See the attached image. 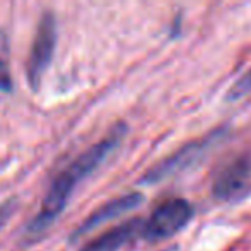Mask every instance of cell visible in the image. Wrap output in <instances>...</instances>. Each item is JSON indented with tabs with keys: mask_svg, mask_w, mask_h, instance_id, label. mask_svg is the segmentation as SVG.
Returning <instances> with one entry per match:
<instances>
[{
	"mask_svg": "<svg viewBox=\"0 0 251 251\" xmlns=\"http://www.w3.org/2000/svg\"><path fill=\"white\" fill-rule=\"evenodd\" d=\"M141 230H143V222L138 219H131L91 239L79 251H117L119 248L127 244L138 234L141 236Z\"/></svg>",
	"mask_w": 251,
	"mask_h": 251,
	"instance_id": "7",
	"label": "cell"
},
{
	"mask_svg": "<svg viewBox=\"0 0 251 251\" xmlns=\"http://www.w3.org/2000/svg\"><path fill=\"white\" fill-rule=\"evenodd\" d=\"M248 91H251V71L244 74V76L234 84V88L230 90L229 95H230V98H239L241 95L248 93Z\"/></svg>",
	"mask_w": 251,
	"mask_h": 251,
	"instance_id": "9",
	"label": "cell"
},
{
	"mask_svg": "<svg viewBox=\"0 0 251 251\" xmlns=\"http://www.w3.org/2000/svg\"><path fill=\"white\" fill-rule=\"evenodd\" d=\"M193 217V206L182 198H171L162 201L148 220L143 222L141 236L147 241H162L177 234L188 226Z\"/></svg>",
	"mask_w": 251,
	"mask_h": 251,
	"instance_id": "2",
	"label": "cell"
},
{
	"mask_svg": "<svg viewBox=\"0 0 251 251\" xmlns=\"http://www.w3.org/2000/svg\"><path fill=\"white\" fill-rule=\"evenodd\" d=\"M213 140H203L198 141V143H191L188 147L181 148L179 151H176L174 155H171L169 158L162 160L158 165H155L151 171H148L145 174L143 181L145 182H158L164 181L165 177H171V176L177 174V172L188 169L193 162H196L203 153L206 151V148L210 147Z\"/></svg>",
	"mask_w": 251,
	"mask_h": 251,
	"instance_id": "5",
	"label": "cell"
},
{
	"mask_svg": "<svg viewBox=\"0 0 251 251\" xmlns=\"http://www.w3.org/2000/svg\"><path fill=\"white\" fill-rule=\"evenodd\" d=\"M143 201V196L140 193H129V195L119 196V198L112 200V201L105 203L103 206L93 212L73 234V239H77V237L84 236V234H90L91 230H95L97 227L103 226L105 222L112 219H117V217H122L124 213L131 212L133 208H136L140 203Z\"/></svg>",
	"mask_w": 251,
	"mask_h": 251,
	"instance_id": "6",
	"label": "cell"
},
{
	"mask_svg": "<svg viewBox=\"0 0 251 251\" xmlns=\"http://www.w3.org/2000/svg\"><path fill=\"white\" fill-rule=\"evenodd\" d=\"M251 179V158L241 155L229 160L219 172L212 184V193L219 200H232L244 191Z\"/></svg>",
	"mask_w": 251,
	"mask_h": 251,
	"instance_id": "4",
	"label": "cell"
},
{
	"mask_svg": "<svg viewBox=\"0 0 251 251\" xmlns=\"http://www.w3.org/2000/svg\"><path fill=\"white\" fill-rule=\"evenodd\" d=\"M57 42V23L55 16L52 12H45L40 19L38 28H36L33 45L29 50L28 62H26V76H28L29 86L33 90H38L42 79L52 62L53 50Z\"/></svg>",
	"mask_w": 251,
	"mask_h": 251,
	"instance_id": "3",
	"label": "cell"
},
{
	"mask_svg": "<svg viewBox=\"0 0 251 251\" xmlns=\"http://www.w3.org/2000/svg\"><path fill=\"white\" fill-rule=\"evenodd\" d=\"M14 210H16L14 200H9V201H5V203L0 205V229L7 224V220L11 219V215L14 213Z\"/></svg>",
	"mask_w": 251,
	"mask_h": 251,
	"instance_id": "10",
	"label": "cell"
},
{
	"mask_svg": "<svg viewBox=\"0 0 251 251\" xmlns=\"http://www.w3.org/2000/svg\"><path fill=\"white\" fill-rule=\"evenodd\" d=\"M12 90L11 62H9V40L4 31H0V91L9 93Z\"/></svg>",
	"mask_w": 251,
	"mask_h": 251,
	"instance_id": "8",
	"label": "cell"
},
{
	"mask_svg": "<svg viewBox=\"0 0 251 251\" xmlns=\"http://www.w3.org/2000/svg\"><path fill=\"white\" fill-rule=\"evenodd\" d=\"M126 136V126L117 124L103 140H100L97 145L88 148L83 155L73 160L50 184L45 198L42 201L40 212L33 217L31 224L26 229V236L38 239L50 226L57 220V217L64 212L67 201L73 196V191L84 177L97 171L100 164H103L105 158L121 145V141Z\"/></svg>",
	"mask_w": 251,
	"mask_h": 251,
	"instance_id": "1",
	"label": "cell"
}]
</instances>
